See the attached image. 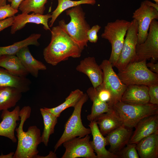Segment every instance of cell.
<instances>
[{"instance_id": "5", "label": "cell", "mask_w": 158, "mask_h": 158, "mask_svg": "<svg viewBox=\"0 0 158 158\" xmlns=\"http://www.w3.org/2000/svg\"><path fill=\"white\" fill-rule=\"evenodd\" d=\"M146 61H134L117 74L121 81L127 86L143 85L150 86L158 84V74L151 71L147 67Z\"/></svg>"}, {"instance_id": "31", "label": "cell", "mask_w": 158, "mask_h": 158, "mask_svg": "<svg viewBox=\"0 0 158 158\" xmlns=\"http://www.w3.org/2000/svg\"><path fill=\"white\" fill-rule=\"evenodd\" d=\"M47 1V0H24L20 5L18 9L22 13H29L33 12L43 15L45 9V4Z\"/></svg>"}, {"instance_id": "39", "label": "cell", "mask_w": 158, "mask_h": 158, "mask_svg": "<svg viewBox=\"0 0 158 158\" xmlns=\"http://www.w3.org/2000/svg\"><path fill=\"white\" fill-rule=\"evenodd\" d=\"M24 0H7L11 3V6L14 9L18 10L19 6Z\"/></svg>"}, {"instance_id": "2", "label": "cell", "mask_w": 158, "mask_h": 158, "mask_svg": "<svg viewBox=\"0 0 158 158\" xmlns=\"http://www.w3.org/2000/svg\"><path fill=\"white\" fill-rule=\"evenodd\" d=\"M31 112V108L28 106L20 111V122L15 129L18 145L13 158H35L39 152L37 148L42 142L40 130L35 126L29 127L27 131L23 130L24 124L30 117Z\"/></svg>"}, {"instance_id": "25", "label": "cell", "mask_w": 158, "mask_h": 158, "mask_svg": "<svg viewBox=\"0 0 158 158\" xmlns=\"http://www.w3.org/2000/svg\"><path fill=\"white\" fill-rule=\"evenodd\" d=\"M86 93L93 103L91 113L87 116L88 120L90 121H95L99 115L110 110L111 107L108 104L99 99L95 88L93 87H89Z\"/></svg>"}, {"instance_id": "18", "label": "cell", "mask_w": 158, "mask_h": 158, "mask_svg": "<svg viewBox=\"0 0 158 158\" xmlns=\"http://www.w3.org/2000/svg\"><path fill=\"white\" fill-rule=\"evenodd\" d=\"M92 136L90 141L91 146L96 154L97 158H118L117 156L110 152L106 148L107 145L105 138L101 133L96 122L90 121L88 125Z\"/></svg>"}, {"instance_id": "35", "label": "cell", "mask_w": 158, "mask_h": 158, "mask_svg": "<svg viewBox=\"0 0 158 158\" xmlns=\"http://www.w3.org/2000/svg\"><path fill=\"white\" fill-rule=\"evenodd\" d=\"M149 103L158 105V84L148 87Z\"/></svg>"}, {"instance_id": "14", "label": "cell", "mask_w": 158, "mask_h": 158, "mask_svg": "<svg viewBox=\"0 0 158 158\" xmlns=\"http://www.w3.org/2000/svg\"><path fill=\"white\" fill-rule=\"evenodd\" d=\"M132 133L133 128L122 126L108 134L105 138L110 146L108 150L116 155L129 143Z\"/></svg>"}, {"instance_id": "42", "label": "cell", "mask_w": 158, "mask_h": 158, "mask_svg": "<svg viewBox=\"0 0 158 158\" xmlns=\"http://www.w3.org/2000/svg\"><path fill=\"white\" fill-rule=\"evenodd\" d=\"M14 152H11L8 154L6 155H3L2 154L0 156V158H13L14 155Z\"/></svg>"}, {"instance_id": "24", "label": "cell", "mask_w": 158, "mask_h": 158, "mask_svg": "<svg viewBox=\"0 0 158 158\" xmlns=\"http://www.w3.org/2000/svg\"><path fill=\"white\" fill-rule=\"evenodd\" d=\"M0 67L4 68L11 74L17 76L26 77L29 74L16 55L0 56Z\"/></svg>"}, {"instance_id": "29", "label": "cell", "mask_w": 158, "mask_h": 158, "mask_svg": "<svg viewBox=\"0 0 158 158\" xmlns=\"http://www.w3.org/2000/svg\"><path fill=\"white\" fill-rule=\"evenodd\" d=\"M57 6L51 14V20L49 23V27L53 26L55 21L59 15L67 9L83 4L94 5L96 3V0H57Z\"/></svg>"}, {"instance_id": "21", "label": "cell", "mask_w": 158, "mask_h": 158, "mask_svg": "<svg viewBox=\"0 0 158 158\" xmlns=\"http://www.w3.org/2000/svg\"><path fill=\"white\" fill-rule=\"evenodd\" d=\"M140 158H158V132L146 137L136 144Z\"/></svg>"}, {"instance_id": "19", "label": "cell", "mask_w": 158, "mask_h": 158, "mask_svg": "<svg viewBox=\"0 0 158 158\" xmlns=\"http://www.w3.org/2000/svg\"><path fill=\"white\" fill-rule=\"evenodd\" d=\"M148 86L143 85L127 86L121 101L129 104L143 105L149 103Z\"/></svg>"}, {"instance_id": "37", "label": "cell", "mask_w": 158, "mask_h": 158, "mask_svg": "<svg viewBox=\"0 0 158 158\" xmlns=\"http://www.w3.org/2000/svg\"><path fill=\"white\" fill-rule=\"evenodd\" d=\"M13 16L0 20V32L4 29L12 25L14 22Z\"/></svg>"}, {"instance_id": "8", "label": "cell", "mask_w": 158, "mask_h": 158, "mask_svg": "<svg viewBox=\"0 0 158 158\" xmlns=\"http://www.w3.org/2000/svg\"><path fill=\"white\" fill-rule=\"evenodd\" d=\"M138 34L137 22L136 20L133 19L130 22L121 53L115 66L118 71L121 70L129 63L135 61Z\"/></svg>"}, {"instance_id": "4", "label": "cell", "mask_w": 158, "mask_h": 158, "mask_svg": "<svg viewBox=\"0 0 158 158\" xmlns=\"http://www.w3.org/2000/svg\"><path fill=\"white\" fill-rule=\"evenodd\" d=\"M122 126L133 128L141 120L147 116L158 114V105L149 103L135 105L118 102L110 107Z\"/></svg>"}, {"instance_id": "22", "label": "cell", "mask_w": 158, "mask_h": 158, "mask_svg": "<svg viewBox=\"0 0 158 158\" xmlns=\"http://www.w3.org/2000/svg\"><path fill=\"white\" fill-rule=\"evenodd\" d=\"M16 55L29 73L34 77H38L39 71L45 70L47 69L45 64L32 56L28 46L21 49Z\"/></svg>"}, {"instance_id": "33", "label": "cell", "mask_w": 158, "mask_h": 158, "mask_svg": "<svg viewBox=\"0 0 158 158\" xmlns=\"http://www.w3.org/2000/svg\"><path fill=\"white\" fill-rule=\"evenodd\" d=\"M95 89L99 99L102 101L107 103L110 106L112 100V96L110 92L100 85Z\"/></svg>"}, {"instance_id": "34", "label": "cell", "mask_w": 158, "mask_h": 158, "mask_svg": "<svg viewBox=\"0 0 158 158\" xmlns=\"http://www.w3.org/2000/svg\"><path fill=\"white\" fill-rule=\"evenodd\" d=\"M18 11L13 8L10 4L0 6V20L13 17Z\"/></svg>"}, {"instance_id": "32", "label": "cell", "mask_w": 158, "mask_h": 158, "mask_svg": "<svg viewBox=\"0 0 158 158\" xmlns=\"http://www.w3.org/2000/svg\"><path fill=\"white\" fill-rule=\"evenodd\" d=\"M118 158H140L136 148V144L128 143L116 154Z\"/></svg>"}, {"instance_id": "6", "label": "cell", "mask_w": 158, "mask_h": 158, "mask_svg": "<svg viewBox=\"0 0 158 158\" xmlns=\"http://www.w3.org/2000/svg\"><path fill=\"white\" fill-rule=\"evenodd\" d=\"M88 98L87 94L84 93L74 107L72 114L65 124L63 132L54 146L55 152L65 142L75 137H83L91 133L90 128L85 127L81 118L83 106Z\"/></svg>"}, {"instance_id": "38", "label": "cell", "mask_w": 158, "mask_h": 158, "mask_svg": "<svg viewBox=\"0 0 158 158\" xmlns=\"http://www.w3.org/2000/svg\"><path fill=\"white\" fill-rule=\"evenodd\" d=\"M146 65L148 68L152 72L158 74V63H154L152 62H149L146 63Z\"/></svg>"}, {"instance_id": "12", "label": "cell", "mask_w": 158, "mask_h": 158, "mask_svg": "<svg viewBox=\"0 0 158 158\" xmlns=\"http://www.w3.org/2000/svg\"><path fill=\"white\" fill-rule=\"evenodd\" d=\"M90 137L87 135L82 138L75 137L64 142L65 149L61 158H97L92 148Z\"/></svg>"}, {"instance_id": "41", "label": "cell", "mask_w": 158, "mask_h": 158, "mask_svg": "<svg viewBox=\"0 0 158 158\" xmlns=\"http://www.w3.org/2000/svg\"><path fill=\"white\" fill-rule=\"evenodd\" d=\"M36 158H57V157L56 154L55 153V152H53L51 151L49 152V154L46 156L42 157L37 155Z\"/></svg>"}, {"instance_id": "30", "label": "cell", "mask_w": 158, "mask_h": 158, "mask_svg": "<svg viewBox=\"0 0 158 158\" xmlns=\"http://www.w3.org/2000/svg\"><path fill=\"white\" fill-rule=\"evenodd\" d=\"M83 92L79 89L71 91L66 98L65 101L58 106L52 108L45 109L57 118L59 117L61 113L66 109L74 107L83 96Z\"/></svg>"}, {"instance_id": "7", "label": "cell", "mask_w": 158, "mask_h": 158, "mask_svg": "<svg viewBox=\"0 0 158 158\" xmlns=\"http://www.w3.org/2000/svg\"><path fill=\"white\" fill-rule=\"evenodd\" d=\"M130 22L123 19H117L108 23L104 27L102 38L107 40L111 46V54L109 60L115 66L121 53L128 29Z\"/></svg>"}, {"instance_id": "9", "label": "cell", "mask_w": 158, "mask_h": 158, "mask_svg": "<svg viewBox=\"0 0 158 158\" xmlns=\"http://www.w3.org/2000/svg\"><path fill=\"white\" fill-rule=\"evenodd\" d=\"M103 73V80L101 86L108 90L112 96L111 107L121 101L122 96L127 86L124 84L114 71L109 60H103L99 65Z\"/></svg>"}, {"instance_id": "11", "label": "cell", "mask_w": 158, "mask_h": 158, "mask_svg": "<svg viewBox=\"0 0 158 158\" xmlns=\"http://www.w3.org/2000/svg\"><path fill=\"white\" fill-rule=\"evenodd\" d=\"M132 18L138 24L137 44L143 43L148 34L150 24L154 19H158V11L142 1L139 7L133 13Z\"/></svg>"}, {"instance_id": "13", "label": "cell", "mask_w": 158, "mask_h": 158, "mask_svg": "<svg viewBox=\"0 0 158 158\" xmlns=\"http://www.w3.org/2000/svg\"><path fill=\"white\" fill-rule=\"evenodd\" d=\"M129 143L136 144L143 138L158 132V114L147 116L136 125Z\"/></svg>"}, {"instance_id": "16", "label": "cell", "mask_w": 158, "mask_h": 158, "mask_svg": "<svg viewBox=\"0 0 158 158\" xmlns=\"http://www.w3.org/2000/svg\"><path fill=\"white\" fill-rule=\"evenodd\" d=\"M76 69L87 76L94 88H96L102 83L103 71L94 57L89 56L81 60Z\"/></svg>"}, {"instance_id": "43", "label": "cell", "mask_w": 158, "mask_h": 158, "mask_svg": "<svg viewBox=\"0 0 158 158\" xmlns=\"http://www.w3.org/2000/svg\"><path fill=\"white\" fill-rule=\"evenodd\" d=\"M7 0H0V6L6 4Z\"/></svg>"}, {"instance_id": "28", "label": "cell", "mask_w": 158, "mask_h": 158, "mask_svg": "<svg viewBox=\"0 0 158 158\" xmlns=\"http://www.w3.org/2000/svg\"><path fill=\"white\" fill-rule=\"evenodd\" d=\"M40 110L44 124L41 141L47 146L50 135L54 133L55 126L57 123L58 118L47 110L45 107L41 108Z\"/></svg>"}, {"instance_id": "1", "label": "cell", "mask_w": 158, "mask_h": 158, "mask_svg": "<svg viewBox=\"0 0 158 158\" xmlns=\"http://www.w3.org/2000/svg\"><path fill=\"white\" fill-rule=\"evenodd\" d=\"M50 31V42L43 51L44 59L47 63L55 66L69 57H80L82 49L59 25L53 27Z\"/></svg>"}, {"instance_id": "23", "label": "cell", "mask_w": 158, "mask_h": 158, "mask_svg": "<svg viewBox=\"0 0 158 158\" xmlns=\"http://www.w3.org/2000/svg\"><path fill=\"white\" fill-rule=\"evenodd\" d=\"M100 131L103 136L122 126V125L114 111L111 107L108 112L98 116L95 121Z\"/></svg>"}, {"instance_id": "27", "label": "cell", "mask_w": 158, "mask_h": 158, "mask_svg": "<svg viewBox=\"0 0 158 158\" xmlns=\"http://www.w3.org/2000/svg\"><path fill=\"white\" fill-rule=\"evenodd\" d=\"M41 34L34 33L22 40L14 43L13 44L6 46H0V56L3 55H16V54L23 47L30 45L38 46L40 44L38 40Z\"/></svg>"}, {"instance_id": "26", "label": "cell", "mask_w": 158, "mask_h": 158, "mask_svg": "<svg viewBox=\"0 0 158 158\" xmlns=\"http://www.w3.org/2000/svg\"><path fill=\"white\" fill-rule=\"evenodd\" d=\"M22 92L17 89L11 87L0 88V111L14 107L20 99Z\"/></svg>"}, {"instance_id": "20", "label": "cell", "mask_w": 158, "mask_h": 158, "mask_svg": "<svg viewBox=\"0 0 158 158\" xmlns=\"http://www.w3.org/2000/svg\"><path fill=\"white\" fill-rule=\"evenodd\" d=\"M31 83L26 77L15 76L0 67V88L11 87L17 89L22 93L25 92L30 90Z\"/></svg>"}, {"instance_id": "3", "label": "cell", "mask_w": 158, "mask_h": 158, "mask_svg": "<svg viewBox=\"0 0 158 158\" xmlns=\"http://www.w3.org/2000/svg\"><path fill=\"white\" fill-rule=\"evenodd\" d=\"M71 18L66 24L64 20L59 21V25L63 29L83 50L87 46V32L91 28L85 20V13L81 5L66 10Z\"/></svg>"}, {"instance_id": "36", "label": "cell", "mask_w": 158, "mask_h": 158, "mask_svg": "<svg viewBox=\"0 0 158 158\" xmlns=\"http://www.w3.org/2000/svg\"><path fill=\"white\" fill-rule=\"evenodd\" d=\"M101 28L98 25H96L90 28L87 32V37L88 41L93 43L97 42L98 37L97 35L98 32Z\"/></svg>"}, {"instance_id": "44", "label": "cell", "mask_w": 158, "mask_h": 158, "mask_svg": "<svg viewBox=\"0 0 158 158\" xmlns=\"http://www.w3.org/2000/svg\"><path fill=\"white\" fill-rule=\"evenodd\" d=\"M155 1V2L157 4H158V0H152Z\"/></svg>"}, {"instance_id": "15", "label": "cell", "mask_w": 158, "mask_h": 158, "mask_svg": "<svg viewBox=\"0 0 158 158\" xmlns=\"http://www.w3.org/2000/svg\"><path fill=\"white\" fill-rule=\"evenodd\" d=\"M14 22L11 26L10 32L14 34L17 31L23 28L28 23L42 24L45 30H50L48 21L51 18V14H41L33 13L31 14L22 13L14 16Z\"/></svg>"}, {"instance_id": "17", "label": "cell", "mask_w": 158, "mask_h": 158, "mask_svg": "<svg viewBox=\"0 0 158 158\" xmlns=\"http://www.w3.org/2000/svg\"><path fill=\"white\" fill-rule=\"evenodd\" d=\"M20 107L17 106L12 111L8 109L3 110L1 115L2 119L0 123V136L10 139L16 143L17 140L14 132L17 125V121L19 120Z\"/></svg>"}, {"instance_id": "40", "label": "cell", "mask_w": 158, "mask_h": 158, "mask_svg": "<svg viewBox=\"0 0 158 158\" xmlns=\"http://www.w3.org/2000/svg\"><path fill=\"white\" fill-rule=\"evenodd\" d=\"M144 2L147 5L152 7L158 11V4L153 3L152 2L147 0H145Z\"/></svg>"}, {"instance_id": "10", "label": "cell", "mask_w": 158, "mask_h": 158, "mask_svg": "<svg viewBox=\"0 0 158 158\" xmlns=\"http://www.w3.org/2000/svg\"><path fill=\"white\" fill-rule=\"evenodd\" d=\"M135 61L152 59L154 61L158 59V22L154 19L152 21L148 34L145 41L137 44Z\"/></svg>"}]
</instances>
